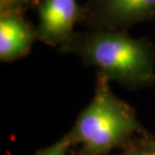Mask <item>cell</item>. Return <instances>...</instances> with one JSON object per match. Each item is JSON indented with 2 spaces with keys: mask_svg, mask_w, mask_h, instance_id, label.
Segmentation results:
<instances>
[{
  "mask_svg": "<svg viewBox=\"0 0 155 155\" xmlns=\"http://www.w3.org/2000/svg\"><path fill=\"white\" fill-rule=\"evenodd\" d=\"M152 147H153V148H155V144L153 145V146H152Z\"/></svg>",
  "mask_w": 155,
  "mask_h": 155,
  "instance_id": "9",
  "label": "cell"
},
{
  "mask_svg": "<svg viewBox=\"0 0 155 155\" xmlns=\"http://www.w3.org/2000/svg\"><path fill=\"white\" fill-rule=\"evenodd\" d=\"M35 8L38 15L36 40L54 48L68 41L81 21L82 5L78 0H38Z\"/></svg>",
  "mask_w": 155,
  "mask_h": 155,
  "instance_id": "4",
  "label": "cell"
},
{
  "mask_svg": "<svg viewBox=\"0 0 155 155\" xmlns=\"http://www.w3.org/2000/svg\"><path fill=\"white\" fill-rule=\"evenodd\" d=\"M36 40V30L23 13L0 14V60L11 63L26 57Z\"/></svg>",
  "mask_w": 155,
  "mask_h": 155,
  "instance_id": "5",
  "label": "cell"
},
{
  "mask_svg": "<svg viewBox=\"0 0 155 155\" xmlns=\"http://www.w3.org/2000/svg\"><path fill=\"white\" fill-rule=\"evenodd\" d=\"M144 22H155V0H87L80 24L87 29L128 31Z\"/></svg>",
  "mask_w": 155,
  "mask_h": 155,
  "instance_id": "3",
  "label": "cell"
},
{
  "mask_svg": "<svg viewBox=\"0 0 155 155\" xmlns=\"http://www.w3.org/2000/svg\"><path fill=\"white\" fill-rule=\"evenodd\" d=\"M72 141V135L70 134L68 137H64L51 146L41 150L38 155H66L68 148L70 147Z\"/></svg>",
  "mask_w": 155,
  "mask_h": 155,
  "instance_id": "7",
  "label": "cell"
},
{
  "mask_svg": "<svg viewBox=\"0 0 155 155\" xmlns=\"http://www.w3.org/2000/svg\"><path fill=\"white\" fill-rule=\"evenodd\" d=\"M58 51L75 54L123 85L136 88L155 81V45L149 38H132L124 30L86 29L74 32Z\"/></svg>",
  "mask_w": 155,
  "mask_h": 155,
  "instance_id": "1",
  "label": "cell"
},
{
  "mask_svg": "<svg viewBox=\"0 0 155 155\" xmlns=\"http://www.w3.org/2000/svg\"><path fill=\"white\" fill-rule=\"evenodd\" d=\"M38 0H0V14L23 13L30 6H35Z\"/></svg>",
  "mask_w": 155,
  "mask_h": 155,
  "instance_id": "6",
  "label": "cell"
},
{
  "mask_svg": "<svg viewBox=\"0 0 155 155\" xmlns=\"http://www.w3.org/2000/svg\"><path fill=\"white\" fill-rule=\"evenodd\" d=\"M131 155H155V148L152 147V149H151V151H144V152L132 153Z\"/></svg>",
  "mask_w": 155,
  "mask_h": 155,
  "instance_id": "8",
  "label": "cell"
},
{
  "mask_svg": "<svg viewBox=\"0 0 155 155\" xmlns=\"http://www.w3.org/2000/svg\"><path fill=\"white\" fill-rule=\"evenodd\" d=\"M109 79L98 73L94 97L80 114L71 133L91 154L103 153L117 146L138 128L135 113L115 96Z\"/></svg>",
  "mask_w": 155,
  "mask_h": 155,
  "instance_id": "2",
  "label": "cell"
}]
</instances>
